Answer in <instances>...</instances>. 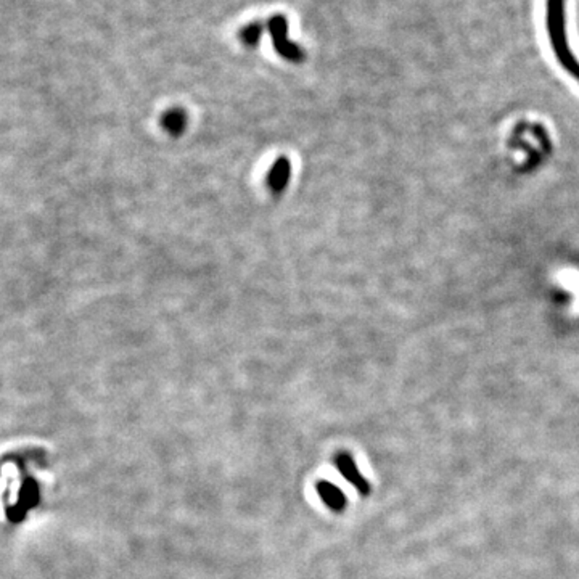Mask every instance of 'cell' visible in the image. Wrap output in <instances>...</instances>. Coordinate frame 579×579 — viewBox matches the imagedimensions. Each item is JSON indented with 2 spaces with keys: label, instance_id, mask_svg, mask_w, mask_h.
Listing matches in <instances>:
<instances>
[{
  "label": "cell",
  "instance_id": "6da1fadb",
  "mask_svg": "<svg viewBox=\"0 0 579 579\" xmlns=\"http://www.w3.org/2000/svg\"><path fill=\"white\" fill-rule=\"evenodd\" d=\"M545 29L557 61L579 83V61L573 55L566 29V0H545Z\"/></svg>",
  "mask_w": 579,
  "mask_h": 579
},
{
  "label": "cell",
  "instance_id": "7a4b0ae2",
  "mask_svg": "<svg viewBox=\"0 0 579 579\" xmlns=\"http://www.w3.org/2000/svg\"><path fill=\"white\" fill-rule=\"evenodd\" d=\"M269 33L272 36V43L275 52L279 53L282 58H285L292 63H299L304 60V50L301 48L298 43H294L288 39V21L283 15H274L270 18L269 23Z\"/></svg>",
  "mask_w": 579,
  "mask_h": 579
},
{
  "label": "cell",
  "instance_id": "3957f363",
  "mask_svg": "<svg viewBox=\"0 0 579 579\" xmlns=\"http://www.w3.org/2000/svg\"><path fill=\"white\" fill-rule=\"evenodd\" d=\"M335 463L339 470V473L344 476L346 481H349L352 486L359 491V493H362V494L367 493L369 484L366 480H364V476L361 475V471H359L356 462L352 461V457L349 454H346V452H339L335 458Z\"/></svg>",
  "mask_w": 579,
  "mask_h": 579
},
{
  "label": "cell",
  "instance_id": "277c9868",
  "mask_svg": "<svg viewBox=\"0 0 579 579\" xmlns=\"http://www.w3.org/2000/svg\"><path fill=\"white\" fill-rule=\"evenodd\" d=\"M316 493L320 497L327 507L333 512H342L346 507V497L343 494V491L337 488L335 484H332L329 481H319L316 484Z\"/></svg>",
  "mask_w": 579,
  "mask_h": 579
},
{
  "label": "cell",
  "instance_id": "5b68a950",
  "mask_svg": "<svg viewBox=\"0 0 579 579\" xmlns=\"http://www.w3.org/2000/svg\"><path fill=\"white\" fill-rule=\"evenodd\" d=\"M290 174H292V166H290V161L287 158L277 160V163L267 174L269 188H272V192H275V193L282 192L288 184Z\"/></svg>",
  "mask_w": 579,
  "mask_h": 579
},
{
  "label": "cell",
  "instance_id": "8992f818",
  "mask_svg": "<svg viewBox=\"0 0 579 579\" xmlns=\"http://www.w3.org/2000/svg\"><path fill=\"white\" fill-rule=\"evenodd\" d=\"M161 124L169 134L180 135L187 125V113L182 108L169 110L165 113V116H163Z\"/></svg>",
  "mask_w": 579,
  "mask_h": 579
},
{
  "label": "cell",
  "instance_id": "52a82bcc",
  "mask_svg": "<svg viewBox=\"0 0 579 579\" xmlns=\"http://www.w3.org/2000/svg\"><path fill=\"white\" fill-rule=\"evenodd\" d=\"M264 33V24L261 21H253L240 29V41L248 47H256L260 43Z\"/></svg>",
  "mask_w": 579,
  "mask_h": 579
}]
</instances>
